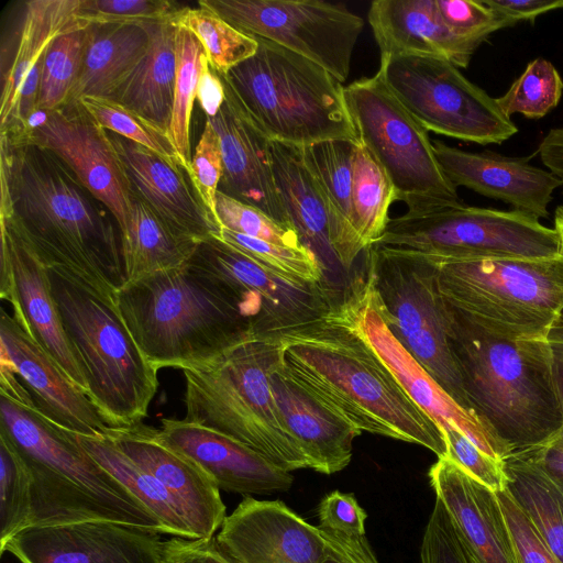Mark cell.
Segmentation results:
<instances>
[{
    "label": "cell",
    "instance_id": "cell-1",
    "mask_svg": "<svg viewBox=\"0 0 563 563\" xmlns=\"http://www.w3.org/2000/svg\"><path fill=\"white\" fill-rule=\"evenodd\" d=\"M0 213L47 267H64L115 296L126 283L119 225L62 159L0 137Z\"/></svg>",
    "mask_w": 563,
    "mask_h": 563
},
{
    "label": "cell",
    "instance_id": "cell-2",
    "mask_svg": "<svg viewBox=\"0 0 563 563\" xmlns=\"http://www.w3.org/2000/svg\"><path fill=\"white\" fill-rule=\"evenodd\" d=\"M277 336L285 369L357 430L446 456L441 428L358 332L343 297L319 318Z\"/></svg>",
    "mask_w": 563,
    "mask_h": 563
},
{
    "label": "cell",
    "instance_id": "cell-3",
    "mask_svg": "<svg viewBox=\"0 0 563 563\" xmlns=\"http://www.w3.org/2000/svg\"><path fill=\"white\" fill-rule=\"evenodd\" d=\"M0 431L29 471L31 527L104 521L164 533L159 520L82 449L75 433L37 409L12 372L0 376Z\"/></svg>",
    "mask_w": 563,
    "mask_h": 563
},
{
    "label": "cell",
    "instance_id": "cell-4",
    "mask_svg": "<svg viewBox=\"0 0 563 563\" xmlns=\"http://www.w3.org/2000/svg\"><path fill=\"white\" fill-rule=\"evenodd\" d=\"M445 303L472 410L510 453L545 441L563 426L548 336L499 335Z\"/></svg>",
    "mask_w": 563,
    "mask_h": 563
},
{
    "label": "cell",
    "instance_id": "cell-5",
    "mask_svg": "<svg viewBox=\"0 0 563 563\" xmlns=\"http://www.w3.org/2000/svg\"><path fill=\"white\" fill-rule=\"evenodd\" d=\"M115 301L156 369L205 366L252 332L220 283L188 261L126 282Z\"/></svg>",
    "mask_w": 563,
    "mask_h": 563
},
{
    "label": "cell",
    "instance_id": "cell-6",
    "mask_svg": "<svg viewBox=\"0 0 563 563\" xmlns=\"http://www.w3.org/2000/svg\"><path fill=\"white\" fill-rule=\"evenodd\" d=\"M47 273L87 396L111 428L142 423L158 388V369L135 343L115 296L64 267L51 266Z\"/></svg>",
    "mask_w": 563,
    "mask_h": 563
},
{
    "label": "cell",
    "instance_id": "cell-7",
    "mask_svg": "<svg viewBox=\"0 0 563 563\" xmlns=\"http://www.w3.org/2000/svg\"><path fill=\"white\" fill-rule=\"evenodd\" d=\"M279 361L278 336L251 332L205 366L184 369V420L232 438L288 472L309 468L273 395L271 374Z\"/></svg>",
    "mask_w": 563,
    "mask_h": 563
},
{
    "label": "cell",
    "instance_id": "cell-8",
    "mask_svg": "<svg viewBox=\"0 0 563 563\" xmlns=\"http://www.w3.org/2000/svg\"><path fill=\"white\" fill-rule=\"evenodd\" d=\"M256 40L252 57L217 75L271 141L295 147L330 140L361 143L342 82L317 63Z\"/></svg>",
    "mask_w": 563,
    "mask_h": 563
},
{
    "label": "cell",
    "instance_id": "cell-9",
    "mask_svg": "<svg viewBox=\"0 0 563 563\" xmlns=\"http://www.w3.org/2000/svg\"><path fill=\"white\" fill-rule=\"evenodd\" d=\"M421 254L434 266L443 299L496 334L548 336L563 310V254L539 260Z\"/></svg>",
    "mask_w": 563,
    "mask_h": 563
},
{
    "label": "cell",
    "instance_id": "cell-10",
    "mask_svg": "<svg viewBox=\"0 0 563 563\" xmlns=\"http://www.w3.org/2000/svg\"><path fill=\"white\" fill-rule=\"evenodd\" d=\"M376 244L443 260L552 258L562 255L554 228L516 211L466 205L407 210L389 219Z\"/></svg>",
    "mask_w": 563,
    "mask_h": 563
},
{
    "label": "cell",
    "instance_id": "cell-11",
    "mask_svg": "<svg viewBox=\"0 0 563 563\" xmlns=\"http://www.w3.org/2000/svg\"><path fill=\"white\" fill-rule=\"evenodd\" d=\"M366 264L393 335L460 406L473 411L450 347L448 309L433 264L420 252L379 244L367 250Z\"/></svg>",
    "mask_w": 563,
    "mask_h": 563
},
{
    "label": "cell",
    "instance_id": "cell-12",
    "mask_svg": "<svg viewBox=\"0 0 563 563\" xmlns=\"http://www.w3.org/2000/svg\"><path fill=\"white\" fill-rule=\"evenodd\" d=\"M363 145L386 172L407 210L463 205L443 173L428 131L402 106L377 71L344 87Z\"/></svg>",
    "mask_w": 563,
    "mask_h": 563
},
{
    "label": "cell",
    "instance_id": "cell-13",
    "mask_svg": "<svg viewBox=\"0 0 563 563\" xmlns=\"http://www.w3.org/2000/svg\"><path fill=\"white\" fill-rule=\"evenodd\" d=\"M377 71L427 131L481 145L500 144L518 132L496 98L448 59L389 57L380 59Z\"/></svg>",
    "mask_w": 563,
    "mask_h": 563
},
{
    "label": "cell",
    "instance_id": "cell-14",
    "mask_svg": "<svg viewBox=\"0 0 563 563\" xmlns=\"http://www.w3.org/2000/svg\"><path fill=\"white\" fill-rule=\"evenodd\" d=\"M242 33L295 52L346 80L363 19L320 0H200Z\"/></svg>",
    "mask_w": 563,
    "mask_h": 563
},
{
    "label": "cell",
    "instance_id": "cell-15",
    "mask_svg": "<svg viewBox=\"0 0 563 563\" xmlns=\"http://www.w3.org/2000/svg\"><path fill=\"white\" fill-rule=\"evenodd\" d=\"M188 262L220 283L253 333L278 335L319 318L334 302L333 290L325 283L290 282L219 236L199 241Z\"/></svg>",
    "mask_w": 563,
    "mask_h": 563
},
{
    "label": "cell",
    "instance_id": "cell-16",
    "mask_svg": "<svg viewBox=\"0 0 563 563\" xmlns=\"http://www.w3.org/2000/svg\"><path fill=\"white\" fill-rule=\"evenodd\" d=\"M78 0H27L8 10L0 41V137L18 140L29 130L46 53L59 35L88 22L76 15Z\"/></svg>",
    "mask_w": 563,
    "mask_h": 563
},
{
    "label": "cell",
    "instance_id": "cell-17",
    "mask_svg": "<svg viewBox=\"0 0 563 563\" xmlns=\"http://www.w3.org/2000/svg\"><path fill=\"white\" fill-rule=\"evenodd\" d=\"M358 332L376 351L410 398L442 429L454 427L488 455L504 460L510 451L481 419L460 406L396 340L382 310L372 272L355 277L343 295Z\"/></svg>",
    "mask_w": 563,
    "mask_h": 563
},
{
    "label": "cell",
    "instance_id": "cell-18",
    "mask_svg": "<svg viewBox=\"0 0 563 563\" xmlns=\"http://www.w3.org/2000/svg\"><path fill=\"white\" fill-rule=\"evenodd\" d=\"M9 141L35 144L53 152L109 209L120 233L125 229L132 210L131 183L109 132L79 100L55 110L38 111L27 132Z\"/></svg>",
    "mask_w": 563,
    "mask_h": 563
},
{
    "label": "cell",
    "instance_id": "cell-19",
    "mask_svg": "<svg viewBox=\"0 0 563 563\" xmlns=\"http://www.w3.org/2000/svg\"><path fill=\"white\" fill-rule=\"evenodd\" d=\"M0 296L13 318L87 395V383L65 334L47 267L12 220L0 213Z\"/></svg>",
    "mask_w": 563,
    "mask_h": 563
},
{
    "label": "cell",
    "instance_id": "cell-20",
    "mask_svg": "<svg viewBox=\"0 0 563 563\" xmlns=\"http://www.w3.org/2000/svg\"><path fill=\"white\" fill-rule=\"evenodd\" d=\"M161 533L104 521L31 527L2 550L21 563H162Z\"/></svg>",
    "mask_w": 563,
    "mask_h": 563
},
{
    "label": "cell",
    "instance_id": "cell-21",
    "mask_svg": "<svg viewBox=\"0 0 563 563\" xmlns=\"http://www.w3.org/2000/svg\"><path fill=\"white\" fill-rule=\"evenodd\" d=\"M0 362L14 371L46 418L75 434L108 438L112 428L90 398L4 309L0 313Z\"/></svg>",
    "mask_w": 563,
    "mask_h": 563
},
{
    "label": "cell",
    "instance_id": "cell-22",
    "mask_svg": "<svg viewBox=\"0 0 563 563\" xmlns=\"http://www.w3.org/2000/svg\"><path fill=\"white\" fill-rule=\"evenodd\" d=\"M216 541L234 563H322L325 539L280 500L246 496L225 517Z\"/></svg>",
    "mask_w": 563,
    "mask_h": 563
},
{
    "label": "cell",
    "instance_id": "cell-23",
    "mask_svg": "<svg viewBox=\"0 0 563 563\" xmlns=\"http://www.w3.org/2000/svg\"><path fill=\"white\" fill-rule=\"evenodd\" d=\"M224 92L225 99L216 114L206 117L221 144L223 174L218 190L292 228L275 179L272 141L225 86Z\"/></svg>",
    "mask_w": 563,
    "mask_h": 563
},
{
    "label": "cell",
    "instance_id": "cell-24",
    "mask_svg": "<svg viewBox=\"0 0 563 563\" xmlns=\"http://www.w3.org/2000/svg\"><path fill=\"white\" fill-rule=\"evenodd\" d=\"M109 135L123 162L133 192L175 232L202 241L218 236L220 225L178 161L115 133Z\"/></svg>",
    "mask_w": 563,
    "mask_h": 563
},
{
    "label": "cell",
    "instance_id": "cell-25",
    "mask_svg": "<svg viewBox=\"0 0 563 563\" xmlns=\"http://www.w3.org/2000/svg\"><path fill=\"white\" fill-rule=\"evenodd\" d=\"M157 438L196 462L220 489L267 495L288 490L290 472L277 466L245 444L206 427L176 419L162 420Z\"/></svg>",
    "mask_w": 563,
    "mask_h": 563
},
{
    "label": "cell",
    "instance_id": "cell-26",
    "mask_svg": "<svg viewBox=\"0 0 563 563\" xmlns=\"http://www.w3.org/2000/svg\"><path fill=\"white\" fill-rule=\"evenodd\" d=\"M433 147L443 173L455 187L501 200L512 210L537 219L549 217L553 192L562 184L549 169L532 165L529 157L471 153L441 141L433 142Z\"/></svg>",
    "mask_w": 563,
    "mask_h": 563
},
{
    "label": "cell",
    "instance_id": "cell-27",
    "mask_svg": "<svg viewBox=\"0 0 563 563\" xmlns=\"http://www.w3.org/2000/svg\"><path fill=\"white\" fill-rule=\"evenodd\" d=\"M108 439L158 479L184 505L196 539H211L225 519L220 488L196 462L164 444L156 429L139 423L112 428Z\"/></svg>",
    "mask_w": 563,
    "mask_h": 563
},
{
    "label": "cell",
    "instance_id": "cell-28",
    "mask_svg": "<svg viewBox=\"0 0 563 563\" xmlns=\"http://www.w3.org/2000/svg\"><path fill=\"white\" fill-rule=\"evenodd\" d=\"M429 478L437 498L478 563H517L494 490L446 456L438 457Z\"/></svg>",
    "mask_w": 563,
    "mask_h": 563
},
{
    "label": "cell",
    "instance_id": "cell-29",
    "mask_svg": "<svg viewBox=\"0 0 563 563\" xmlns=\"http://www.w3.org/2000/svg\"><path fill=\"white\" fill-rule=\"evenodd\" d=\"M367 20L380 59L438 57L466 68L481 45L455 35L445 25L437 0H375L369 5Z\"/></svg>",
    "mask_w": 563,
    "mask_h": 563
},
{
    "label": "cell",
    "instance_id": "cell-30",
    "mask_svg": "<svg viewBox=\"0 0 563 563\" xmlns=\"http://www.w3.org/2000/svg\"><path fill=\"white\" fill-rule=\"evenodd\" d=\"M280 417L307 457L309 468L331 475L346 467L362 432L300 385L282 365L271 374Z\"/></svg>",
    "mask_w": 563,
    "mask_h": 563
},
{
    "label": "cell",
    "instance_id": "cell-31",
    "mask_svg": "<svg viewBox=\"0 0 563 563\" xmlns=\"http://www.w3.org/2000/svg\"><path fill=\"white\" fill-rule=\"evenodd\" d=\"M148 24L90 23L80 75L69 101L82 97L113 99L147 53Z\"/></svg>",
    "mask_w": 563,
    "mask_h": 563
},
{
    "label": "cell",
    "instance_id": "cell-32",
    "mask_svg": "<svg viewBox=\"0 0 563 563\" xmlns=\"http://www.w3.org/2000/svg\"><path fill=\"white\" fill-rule=\"evenodd\" d=\"M358 144L330 140L298 147L328 206L330 245L334 258L345 269L362 253L353 230L351 201L353 158Z\"/></svg>",
    "mask_w": 563,
    "mask_h": 563
},
{
    "label": "cell",
    "instance_id": "cell-33",
    "mask_svg": "<svg viewBox=\"0 0 563 563\" xmlns=\"http://www.w3.org/2000/svg\"><path fill=\"white\" fill-rule=\"evenodd\" d=\"M146 55L119 88L113 100L168 134L176 82V25L150 23Z\"/></svg>",
    "mask_w": 563,
    "mask_h": 563
},
{
    "label": "cell",
    "instance_id": "cell-34",
    "mask_svg": "<svg viewBox=\"0 0 563 563\" xmlns=\"http://www.w3.org/2000/svg\"><path fill=\"white\" fill-rule=\"evenodd\" d=\"M276 184L292 228L301 242L322 264L321 256H333L330 219L325 200L306 168L299 148L271 142Z\"/></svg>",
    "mask_w": 563,
    "mask_h": 563
},
{
    "label": "cell",
    "instance_id": "cell-35",
    "mask_svg": "<svg viewBox=\"0 0 563 563\" xmlns=\"http://www.w3.org/2000/svg\"><path fill=\"white\" fill-rule=\"evenodd\" d=\"M121 244L129 282L186 264L198 241L175 232L133 192L132 210L121 232Z\"/></svg>",
    "mask_w": 563,
    "mask_h": 563
},
{
    "label": "cell",
    "instance_id": "cell-36",
    "mask_svg": "<svg viewBox=\"0 0 563 563\" xmlns=\"http://www.w3.org/2000/svg\"><path fill=\"white\" fill-rule=\"evenodd\" d=\"M82 449L128 488L161 522L164 533L196 539L181 501L158 479L141 468L108 438L75 434Z\"/></svg>",
    "mask_w": 563,
    "mask_h": 563
},
{
    "label": "cell",
    "instance_id": "cell-37",
    "mask_svg": "<svg viewBox=\"0 0 563 563\" xmlns=\"http://www.w3.org/2000/svg\"><path fill=\"white\" fill-rule=\"evenodd\" d=\"M503 461L506 488L563 563V485L520 452Z\"/></svg>",
    "mask_w": 563,
    "mask_h": 563
},
{
    "label": "cell",
    "instance_id": "cell-38",
    "mask_svg": "<svg viewBox=\"0 0 563 563\" xmlns=\"http://www.w3.org/2000/svg\"><path fill=\"white\" fill-rule=\"evenodd\" d=\"M396 200L394 187L379 163L361 142L355 147L352 181V224L362 252L376 244Z\"/></svg>",
    "mask_w": 563,
    "mask_h": 563
},
{
    "label": "cell",
    "instance_id": "cell-39",
    "mask_svg": "<svg viewBox=\"0 0 563 563\" xmlns=\"http://www.w3.org/2000/svg\"><path fill=\"white\" fill-rule=\"evenodd\" d=\"M176 82L168 137L181 164L189 173L192 158L190 141L192 108L201 78L210 65L200 41L180 25H176Z\"/></svg>",
    "mask_w": 563,
    "mask_h": 563
},
{
    "label": "cell",
    "instance_id": "cell-40",
    "mask_svg": "<svg viewBox=\"0 0 563 563\" xmlns=\"http://www.w3.org/2000/svg\"><path fill=\"white\" fill-rule=\"evenodd\" d=\"M173 22L197 36L206 51L210 68L218 75L227 74L252 57L258 48L256 38L236 30L199 3L197 8L185 7Z\"/></svg>",
    "mask_w": 563,
    "mask_h": 563
},
{
    "label": "cell",
    "instance_id": "cell-41",
    "mask_svg": "<svg viewBox=\"0 0 563 563\" xmlns=\"http://www.w3.org/2000/svg\"><path fill=\"white\" fill-rule=\"evenodd\" d=\"M89 24L59 35L51 44L41 77L38 111L55 110L69 101L80 75L89 37Z\"/></svg>",
    "mask_w": 563,
    "mask_h": 563
},
{
    "label": "cell",
    "instance_id": "cell-42",
    "mask_svg": "<svg viewBox=\"0 0 563 563\" xmlns=\"http://www.w3.org/2000/svg\"><path fill=\"white\" fill-rule=\"evenodd\" d=\"M251 260L290 282L318 285L324 282V268L307 246L299 249L277 245L221 228L218 235Z\"/></svg>",
    "mask_w": 563,
    "mask_h": 563
},
{
    "label": "cell",
    "instance_id": "cell-43",
    "mask_svg": "<svg viewBox=\"0 0 563 563\" xmlns=\"http://www.w3.org/2000/svg\"><path fill=\"white\" fill-rule=\"evenodd\" d=\"M31 515L29 471L11 440L0 431V550L31 527Z\"/></svg>",
    "mask_w": 563,
    "mask_h": 563
},
{
    "label": "cell",
    "instance_id": "cell-44",
    "mask_svg": "<svg viewBox=\"0 0 563 563\" xmlns=\"http://www.w3.org/2000/svg\"><path fill=\"white\" fill-rule=\"evenodd\" d=\"M563 95V79L544 58L531 60L523 73L496 101L507 117L515 113L540 119L552 111Z\"/></svg>",
    "mask_w": 563,
    "mask_h": 563
},
{
    "label": "cell",
    "instance_id": "cell-45",
    "mask_svg": "<svg viewBox=\"0 0 563 563\" xmlns=\"http://www.w3.org/2000/svg\"><path fill=\"white\" fill-rule=\"evenodd\" d=\"M79 101L93 120L108 132L133 141L167 159L180 162L168 134L134 111L108 98L82 97Z\"/></svg>",
    "mask_w": 563,
    "mask_h": 563
},
{
    "label": "cell",
    "instance_id": "cell-46",
    "mask_svg": "<svg viewBox=\"0 0 563 563\" xmlns=\"http://www.w3.org/2000/svg\"><path fill=\"white\" fill-rule=\"evenodd\" d=\"M216 218L220 228L288 247L306 246L297 231L279 224L265 212L219 191L216 196Z\"/></svg>",
    "mask_w": 563,
    "mask_h": 563
},
{
    "label": "cell",
    "instance_id": "cell-47",
    "mask_svg": "<svg viewBox=\"0 0 563 563\" xmlns=\"http://www.w3.org/2000/svg\"><path fill=\"white\" fill-rule=\"evenodd\" d=\"M185 7L165 0H78L76 15L88 23L173 21Z\"/></svg>",
    "mask_w": 563,
    "mask_h": 563
},
{
    "label": "cell",
    "instance_id": "cell-48",
    "mask_svg": "<svg viewBox=\"0 0 563 563\" xmlns=\"http://www.w3.org/2000/svg\"><path fill=\"white\" fill-rule=\"evenodd\" d=\"M420 562L477 563L439 498L424 529Z\"/></svg>",
    "mask_w": 563,
    "mask_h": 563
},
{
    "label": "cell",
    "instance_id": "cell-49",
    "mask_svg": "<svg viewBox=\"0 0 563 563\" xmlns=\"http://www.w3.org/2000/svg\"><path fill=\"white\" fill-rule=\"evenodd\" d=\"M445 25L457 36L482 44L492 33L514 24L483 0H437Z\"/></svg>",
    "mask_w": 563,
    "mask_h": 563
},
{
    "label": "cell",
    "instance_id": "cell-50",
    "mask_svg": "<svg viewBox=\"0 0 563 563\" xmlns=\"http://www.w3.org/2000/svg\"><path fill=\"white\" fill-rule=\"evenodd\" d=\"M517 563H561L507 488L496 492Z\"/></svg>",
    "mask_w": 563,
    "mask_h": 563
},
{
    "label": "cell",
    "instance_id": "cell-51",
    "mask_svg": "<svg viewBox=\"0 0 563 563\" xmlns=\"http://www.w3.org/2000/svg\"><path fill=\"white\" fill-rule=\"evenodd\" d=\"M442 432L446 442L448 459L495 493L506 488L503 460L482 451L454 427L444 428Z\"/></svg>",
    "mask_w": 563,
    "mask_h": 563
},
{
    "label": "cell",
    "instance_id": "cell-52",
    "mask_svg": "<svg viewBox=\"0 0 563 563\" xmlns=\"http://www.w3.org/2000/svg\"><path fill=\"white\" fill-rule=\"evenodd\" d=\"M222 174L220 139L213 125L206 119L203 131L192 154L189 175L200 198L214 218L216 196Z\"/></svg>",
    "mask_w": 563,
    "mask_h": 563
},
{
    "label": "cell",
    "instance_id": "cell-53",
    "mask_svg": "<svg viewBox=\"0 0 563 563\" xmlns=\"http://www.w3.org/2000/svg\"><path fill=\"white\" fill-rule=\"evenodd\" d=\"M320 527L349 537L366 534L367 515L353 494L331 492L321 500L318 508Z\"/></svg>",
    "mask_w": 563,
    "mask_h": 563
},
{
    "label": "cell",
    "instance_id": "cell-54",
    "mask_svg": "<svg viewBox=\"0 0 563 563\" xmlns=\"http://www.w3.org/2000/svg\"><path fill=\"white\" fill-rule=\"evenodd\" d=\"M162 563H234L211 539L173 537L161 545Z\"/></svg>",
    "mask_w": 563,
    "mask_h": 563
},
{
    "label": "cell",
    "instance_id": "cell-55",
    "mask_svg": "<svg viewBox=\"0 0 563 563\" xmlns=\"http://www.w3.org/2000/svg\"><path fill=\"white\" fill-rule=\"evenodd\" d=\"M325 556L322 563H379L365 536L349 537L323 530Z\"/></svg>",
    "mask_w": 563,
    "mask_h": 563
},
{
    "label": "cell",
    "instance_id": "cell-56",
    "mask_svg": "<svg viewBox=\"0 0 563 563\" xmlns=\"http://www.w3.org/2000/svg\"><path fill=\"white\" fill-rule=\"evenodd\" d=\"M483 2L514 25L530 21L550 11L563 9V0H483Z\"/></svg>",
    "mask_w": 563,
    "mask_h": 563
},
{
    "label": "cell",
    "instance_id": "cell-57",
    "mask_svg": "<svg viewBox=\"0 0 563 563\" xmlns=\"http://www.w3.org/2000/svg\"><path fill=\"white\" fill-rule=\"evenodd\" d=\"M517 452L563 485V426L545 441Z\"/></svg>",
    "mask_w": 563,
    "mask_h": 563
},
{
    "label": "cell",
    "instance_id": "cell-58",
    "mask_svg": "<svg viewBox=\"0 0 563 563\" xmlns=\"http://www.w3.org/2000/svg\"><path fill=\"white\" fill-rule=\"evenodd\" d=\"M542 164L560 180L563 194V128L549 130L538 147Z\"/></svg>",
    "mask_w": 563,
    "mask_h": 563
},
{
    "label": "cell",
    "instance_id": "cell-59",
    "mask_svg": "<svg viewBox=\"0 0 563 563\" xmlns=\"http://www.w3.org/2000/svg\"><path fill=\"white\" fill-rule=\"evenodd\" d=\"M197 99L206 117L214 115L225 99L223 82L211 68L201 78Z\"/></svg>",
    "mask_w": 563,
    "mask_h": 563
},
{
    "label": "cell",
    "instance_id": "cell-60",
    "mask_svg": "<svg viewBox=\"0 0 563 563\" xmlns=\"http://www.w3.org/2000/svg\"><path fill=\"white\" fill-rule=\"evenodd\" d=\"M548 341L552 352L553 373L563 412V322L555 320L548 333Z\"/></svg>",
    "mask_w": 563,
    "mask_h": 563
},
{
    "label": "cell",
    "instance_id": "cell-61",
    "mask_svg": "<svg viewBox=\"0 0 563 563\" xmlns=\"http://www.w3.org/2000/svg\"><path fill=\"white\" fill-rule=\"evenodd\" d=\"M554 229L558 231L563 253V206H559L554 213Z\"/></svg>",
    "mask_w": 563,
    "mask_h": 563
},
{
    "label": "cell",
    "instance_id": "cell-62",
    "mask_svg": "<svg viewBox=\"0 0 563 563\" xmlns=\"http://www.w3.org/2000/svg\"><path fill=\"white\" fill-rule=\"evenodd\" d=\"M478 563V562H477Z\"/></svg>",
    "mask_w": 563,
    "mask_h": 563
}]
</instances>
